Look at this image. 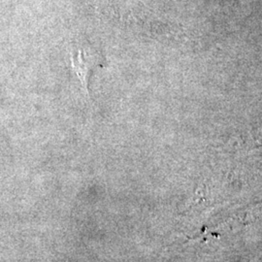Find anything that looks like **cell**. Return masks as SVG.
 <instances>
[{"mask_svg": "<svg viewBox=\"0 0 262 262\" xmlns=\"http://www.w3.org/2000/svg\"><path fill=\"white\" fill-rule=\"evenodd\" d=\"M70 60L76 75L83 84L84 91L88 93V78L93 68L97 64V58L80 49L77 55L73 53L70 54Z\"/></svg>", "mask_w": 262, "mask_h": 262, "instance_id": "1", "label": "cell"}]
</instances>
